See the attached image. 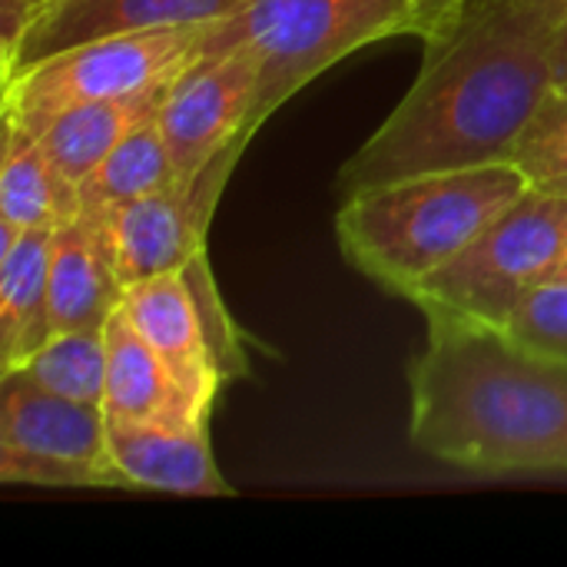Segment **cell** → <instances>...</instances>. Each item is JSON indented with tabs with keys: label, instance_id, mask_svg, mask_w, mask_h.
I'll return each instance as SVG.
<instances>
[{
	"label": "cell",
	"instance_id": "6da1fadb",
	"mask_svg": "<svg viewBox=\"0 0 567 567\" xmlns=\"http://www.w3.org/2000/svg\"><path fill=\"white\" fill-rule=\"evenodd\" d=\"M555 27L532 0H465L458 17L425 40L419 76L399 106L342 163V196L415 173L508 159L555 86Z\"/></svg>",
	"mask_w": 567,
	"mask_h": 567
},
{
	"label": "cell",
	"instance_id": "7a4b0ae2",
	"mask_svg": "<svg viewBox=\"0 0 567 567\" xmlns=\"http://www.w3.org/2000/svg\"><path fill=\"white\" fill-rule=\"evenodd\" d=\"M409 399L412 445L439 462L475 475L567 472V365L495 329L429 326Z\"/></svg>",
	"mask_w": 567,
	"mask_h": 567
},
{
	"label": "cell",
	"instance_id": "3957f363",
	"mask_svg": "<svg viewBox=\"0 0 567 567\" xmlns=\"http://www.w3.org/2000/svg\"><path fill=\"white\" fill-rule=\"evenodd\" d=\"M528 189L512 159L375 183L342 199L339 249L385 292L409 299Z\"/></svg>",
	"mask_w": 567,
	"mask_h": 567
},
{
	"label": "cell",
	"instance_id": "277c9868",
	"mask_svg": "<svg viewBox=\"0 0 567 567\" xmlns=\"http://www.w3.org/2000/svg\"><path fill=\"white\" fill-rule=\"evenodd\" d=\"M422 0H243L233 13L209 20L199 60L252 47L259 86L249 130H256L316 76L362 47L419 37Z\"/></svg>",
	"mask_w": 567,
	"mask_h": 567
},
{
	"label": "cell",
	"instance_id": "5b68a950",
	"mask_svg": "<svg viewBox=\"0 0 567 567\" xmlns=\"http://www.w3.org/2000/svg\"><path fill=\"white\" fill-rule=\"evenodd\" d=\"M567 249V193L532 186L409 302L425 326L498 329L525 292L551 279Z\"/></svg>",
	"mask_w": 567,
	"mask_h": 567
},
{
	"label": "cell",
	"instance_id": "8992f818",
	"mask_svg": "<svg viewBox=\"0 0 567 567\" xmlns=\"http://www.w3.org/2000/svg\"><path fill=\"white\" fill-rule=\"evenodd\" d=\"M206 23L110 33L66 47L3 83V113L33 136L63 110L173 83L199 60Z\"/></svg>",
	"mask_w": 567,
	"mask_h": 567
},
{
	"label": "cell",
	"instance_id": "52a82bcc",
	"mask_svg": "<svg viewBox=\"0 0 567 567\" xmlns=\"http://www.w3.org/2000/svg\"><path fill=\"white\" fill-rule=\"evenodd\" d=\"M0 482L33 488H130L110 458L106 412L0 375Z\"/></svg>",
	"mask_w": 567,
	"mask_h": 567
},
{
	"label": "cell",
	"instance_id": "ba28073f",
	"mask_svg": "<svg viewBox=\"0 0 567 567\" xmlns=\"http://www.w3.org/2000/svg\"><path fill=\"white\" fill-rule=\"evenodd\" d=\"M246 146L249 143H233L196 179H176L166 189L103 213L123 289L183 269L186 259L206 246L216 203Z\"/></svg>",
	"mask_w": 567,
	"mask_h": 567
},
{
	"label": "cell",
	"instance_id": "9c48e42d",
	"mask_svg": "<svg viewBox=\"0 0 567 567\" xmlns=\"http://www.w3.org/2000/svg\"><path fill=\"white\" fill-rule=\"evenodd\" d=\"M256 86L259 60L252 47L203 56L166 86L156 120L179 179H196L223 150L252 140Z\"/></svg>",
	"mask_w": 567,
	"mask_h": 567
},
{
	"label": "cell",
	"instance_id": "30bf717a",
	"mask_svg": "<svg viewBox=\"0 0 567 567\" xmlns=\"http://www.w3.org/2000/svg\"><path fill=\"white\" fill-rule=\"evenodd\" d=\"M106 445L130 488L186 498H233L209 445V422L163 425L106 415Z\"/></svg>",
	"mask_w": 567,
	"mask_h": 567
},
{
	"label": "cell",
	"instance_id": "8fae6325",
	"mask_svg": "<svg viewBox=\"0 0 567 567\" xmlns=\"http://www.w3.org/2000/svg\"><path fill=\"white\" fill-rule=\"evenodd\" d=\"M243 0H56L43 20L23 37L13 63L3 70L0 83H10L20 70L96 37L193 27L233 13Z\"/></svg>",
	"mask_w": 567,
	"mask_h": 567
},
{
	"label": "cell",
	"instance_id": "7c38bea8",
	"mask_svg": "<svg viewBox=\"0 0 567 567\" xmlns=\"http://www.w3.org/2000/svg\"><path fill=\"white\" fill-rule=\"evenodd\" d=\"M120 312L169 365V372L196 402V409L213 415L223 379L213 365L206 332H203L193 292L183 279V269L159 272L153 279L130 286L123 292Z\"/></svg>",
	"mask_w": 567,
	"mask_h": 567
},
{
	"label": "cell",
	"instance_id": "4fadbf2b",
	"mask_svg": "<svg viewBox=\"0 0 567 567\" xmlns=\"http://www.w3.org/2000/svg\"><path fill=\"white\" fill-rule=\"evenodd\" d=\"M123 282L116 276L113 246L103 213L83 209L76 219L53 229L50 246V326L103 329V322L123 302Z\"/></svg>",
	"mask_w": 567,
	"mask_h": 567
},
{
	"label": "cell",
	"instance_id": "5bb4252c",
	"mask_svg": "<svg viewBox=\"0 0 567 567\" xmlns=\"http://www.w3.org/2000/svg\"><path fill=\"white\" fill-rule=\"evenodd\" d=\"M53 229L0 219V375L20 369L50 336Z\"/></svg>",
	"mask_w": 567,
	"mask_h": 567
},
{
	"label": "cell",
	"instance_id": "9a60e30c",
	"mask_svg": "<svg viewBox=\"0 0 567 567\" xmlns=\"http://www.w3.org/2000/svg\"><path fill=\"white\" fill-rule=\"evenodd\" d=\"M106 339V392L103 412L126 422H163V425H196L209 422L206 412L186 395L169 365L153 352V346L130 326L116 309L103 322Z\"/></svg>",
	"mask_w": 567,
	"mask_h": 567
},
{
	"label": "cell",
	"instance_id": "2e32d148",
	"mask_svg": "<svg viewBox=\"0 0 567 567\" xmlns=\"http://www.w3.org/2000/svg\"><path fill=\"white\" fill-rule=\"evenodd\" d=\"M83 213L80 186L43 153L40 140L3 113L0 219L20 229H60Z\"/></svg>",
	"mask_w": 567,
	"mask_h": 567
},
{
	"label": "cell",
	"instance_id": "e0dca14e",
	"mask_svg": "<svg viewBox=\"0 0 567 567\" xmlns=\"http://www.w3.org/2000/svg\"><path fill=\"white\" fill-rule=\"evenodd\" d=\"M166 86H153L146 93H133V96L76 103V106L63 110L60 116H53L37 133V140H40L43 153L53 159V166L80 186L126 133H133L143 120L159 113Z\"/></svg>",
	"mask_w": 567,
	"mask_h": 567
},
{
	"label": "cell",
	"instance_id": "ac0fdd59",
	"mask_svg": "<svg viewBox=\"0 0 567 567\" xmlns=\"http://www.w3.org/2000/svg\"><path fill=\"white\" fill-rule=\"evenodd\" d=\"M179 179L159 120H143L133 133H126L110 156L80 183L83 209L106 213L113 206L133 203L156 189H166Z\"/></svg>",
	"mask_w": 567,
	"mask_h": 567
},
{
	"label": "cell",
	"instance_id": "d6986e66",
	"mask_svg": "<svg viewBox=\"0 0 567 567\" xmlns=\"http://www.w3.org/2000/svg\"><path fill=\"white\" fill-rule=\"evenodd\" d=\"M27 382L103 409L106 392V339L103 329H66L53 332L20 369H13ZM7 375V372H3Z\"/></svg>",
	"mask_w": 567,
	"mask_h": 567
},
{
	"label": "cell",
	"instance_id": "ffe728a7",
	"mask_svg": "<svg viewBox=\"0 0 567 567\" xmlns=\"http://www.w3.org/2000/svg\"><path fill=\"white\" fill-rule=\"evenodd\" d=\"M515 349L567 365V282L545 279L518 299L508 319L495 329Z\"/></svg>",
	"mask_w": 567,
	"mask_h": 567
},
{
	"label": "cell",
	"instance_id": "44dd1931",
	"mask_svg": "<svg viewBox=\"0 0 567 567\" xmlns=\"http://www.w3.org/2000/svg\"><path fill=\"white\" fill-rule=\"evenodd\" d=\"M183 279H186V286L193 292V302H196V312H199V322H203V332H206V346H209V355H213V365H216L223 385L249 379V355H246V346H243V332L236 329L233 316L223 306V296H219V286L213 279L206 246L196 249L186 259Z\"/></svg>",
	"mask_w": 567,
	"mask_h": 567
},
{
	"label": "cell",
	"instance_id": "7402d4cb",
	"mask_svg": "<svg viewBox=\"0 0 567 567\" xmlns=\"http://www.w3.org/2000/svg\"><path fill=\"white\" fill-rule=\"evenodd\" d=\"M508 159L538 189L567 179V90L551 86L522 126Z\"/></svg>",
	"mask_w": 567,
	"mask_h": 567
},
{
	"label": "cell",
	"instance_id": "603a6c76",
	"mask_svg": "<svg viewBox=\"0 0 567 567\" xmlns=\"http://www.w3.org/2000/svg\"><path fill=\"white\" fill-rule=\"evenodd\" d=\"M56 0H0V73L13 63L23 37L43 20Z\"/></svg>",
	"mask_w": 567,
	"mask_h": 567
},
{
	"label": "cell",
	"instance_id": "cb8c5ba5",
	"mask_svg": "<svg viewBox=\"0 0 567 567\" xmlns=\"http://www.w3.org/2000/svg\"><path fill=\"white\" fill-rule=\"evenodd\" d=\"M551 63H555V86H558V90H567V20L555 27Z\"/></svg>",
	"mask_w": 567,
	"mask_h": 567
},
{
	"label": "cell",
	"instance_id": "d4e9b609",
	"mask_svg": "<svg viewBox=\"0 0 567 567\" xmlns=\"http://www.w3.org/2000/svg\"><path fill=\"white\" fill-rule=\"evenodd\" d=\"M535 7H542L545 13H551L558 23H565L567 20V0H532Z\"/></svg>",
	"mask_w": 567,
	"mask_h": 567
},
{
	"label": "cell",
	"instance_id": "484cf974",
	"mask_svg": "<svg viewBox=\"0 0 567 567\" xmlns=\"http://www.w3.org/2000/svg\"><path fill=\"white\" fill-rule=\"evenodd\" d=\"M551 279H561V282H567V249H565V256L558 259V266L551 269Z\"/></svg>",
	"mask_w": 567,
	"mask_h": 567
},
{
	"label": "cell",
	"instance_id": "4316f807",
	"mask_svg": "<svg viewBox=\"0 0 567 567\" xmlns=\"http://www.w3.org/2000/svg\"><path fill=\"white\" fill-rule=\"evenodd\" d=\"M548 189H555V193H567V179H561V183H555V186H548Z\"/></svg>",
	"mask_w": 567,
	"mask_h": 567
}]
</instances>
